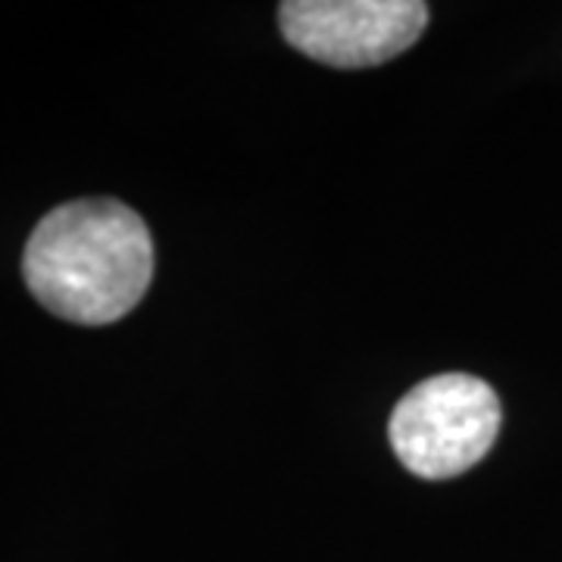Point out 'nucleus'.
Here are the masks:
<instances>
[{
  "instance_id": "nucleus-1",
  "label": "nucleus",
  "mask_w": 562,
  "mask_h": 562,
  "mask_svg": "<svg viewBox=\"0 0 562 562\" xmlns=\"http://www.w3.org/2000/svg\"><path fill=\"white\" fill-rule=\"evenodd\" d=\"M22 276L47 313L76 325H110L147 294L154 238L138 213L120 201L63 203L35 225Z\"/></svg>"
},
{
  "instance_id": "nucleus-2",
  "label": "nucleus",
  "mask_w": 562,
  "mask_h": 562,
  "mask_svg": "<svg viewBox=\"0 0 562 562\" xmlns=\"http://www.w3.org/2000/svg\"><path fill=\"white\" fill-rule=\"evenodd\" d=\"M501 401L475 375L447 372L416 384L391 413V447L419 479L441 482L487 457L501 431Z\"/></svg>"
},
{
  "instance_id": "nucleus-3",
  "label": "nucleus",
  "mask_w": 562,
  "mask_h": 562,
  "mask_svg": "<svg viewBox=\"0 0 562 562\" xmlns=\"http://www.w3.org/2000/svg\"><path fill=\"white\" fill-rule=\"evenodd\" d=\"M288 44L313 60L360 69L413 47L428 25L422 0H288L279 7Z\"/></svg>"
}]
</instances>
